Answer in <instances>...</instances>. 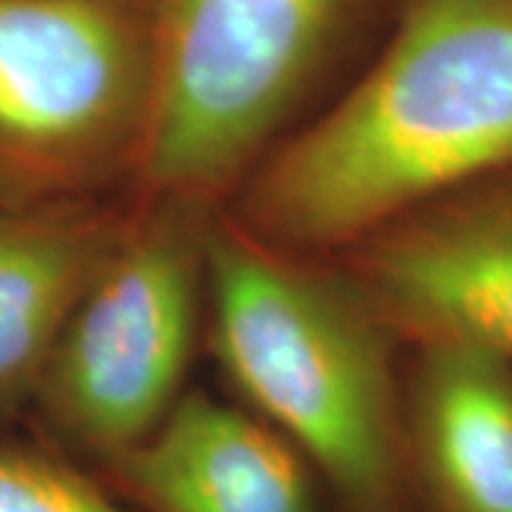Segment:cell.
Here are the masks:
<instances>
[{
  "instance_id": "obj_1",
  "label": "cell",
  "mask_w": 512,
  "mask_h": 512,
  "mask_svg": "<svg viewBox=\"0 0 512 512\" xmlns=\"http://www.w3.org/2000/svg\"><path fill=\"white\" fill-rule=\"evenodd\" d=\"M512 165V0H402L382 55L256 165L225 211L333 259Z\"/></svg>"
},
{
  "instance_id": "obj_2",
  "label": "cell",
  "mask_w": 512,
  "mask_h": 512,
  "mask_svg": "<svg viewBox=\"0 0 512 512\" xmlns=\"http://www.w3.org/2000/svg\"><path fill=\"white\" fill-rule=\"evenodd\" d=\"M205 348L234 399L311 461L339 510L416 512L396 370L404 345L336 259L276 248L222 208Z\"/></svg>"
},
{
  "instance_id": "obj_3",
  "label": "cell",
  "mask_w": 512,
  "mask_h": 512,
  "mask_svg": "<svg viewBox=\"0 0 512 512\" xmlns=\"http://www.w3.org/2000/svg\"><path fill=\"white\" fill-rule=\"evenodd\" d=\"M220 205L128 194L126 220L37 382L40 441L100 470L146 441L188 390L205 342Z\"/></svg>"
},
{
  "instance_id": "obj_4",
  "label": "cell",
  "mask_w": 512,
  "mask_h": 512,
  "mask_svg": "<svg viewBox=\"0 0 512 512\" xmlns=\"http://www.w3.org/2000/svg\"><path fill=\"white\" fill-rule=\"evenodd\" d=\"M370 0H151L154 114L128 194L225 208L308 111Z\"/></svg>"
},
{
  "instance_id": "obj_5",
  "label": "cell",
  "mask_w": 512,
  "mask_h": 512,
  "mask_svg": "<svg viewBox=\"0 0 512 512\" xmlns=\"http://www.w3.org/2000/svg\"><path fill=\"white\" fill-rule=\"evenodd\" d=\"M151 114V0H0V205L128 191Z\"/></svg>"
},
{
  "instance_id": "obj_6",
  "label": "cell",
  "mask_w": 512,
  "mask_h": 512,
  "mask_svg": "<svg viewBox=\"0 0 512 512\" xmlns=\"http://www.w3.org/2000/svg\"><path fill=\"white\" fill-rule=\"evenodd\" d=\"M404 348L512 359V165L387 222L333 256Z\"/></svg>"
},
{
  "instance_id": "obj_7",
  "label": "cell",
  "mask_w": 512,
  "mask_h": 512,
  "mask_svg": "<svg viewBox=\"0 0 512 512\" xmlns=\"http://www.w3.org/2000/svg\"><path fill=\"white\" fill-rule=\"evenodd\" d=\"M94 473L137 512H325L311 461L237 399L202 387Z\"/></svg>"
},
{
  "instance_id": "obj_8",
  "label": "cell",
  "mask_w": 512,
  "mask_h": 512,
  "mask_svg": "<svg viewBox=\"0 0 512 512\" xmlns=\"http://www.w3.org/2000/svg\"><path fill=\"white\" fill-rule=\"evenodd\" d=\"M410 350L402 433L416 512H512V359L470 345Z\"/></svg>"
},
{
  "instance_id": "obj_9",
  "label": "cell",
  "mask_w": 512,
  "mask_h": 512,
  "mask_svg": "<svg viewBox=\"0 0 512 512\" xmlns=\"http://www.w3.org/2000/svg\"><path fill=\"white\" fill-rule=\"evenodd\" d=\"M126 220V202L0 205V419L29 413L74 305Z\"/></svg>"
},
{
  "instance_id": "obj_10",
  "label": "cell",
  "mask_w": 512,
  "mask_h": 512,
  "mask_svg": "<svg viewBox=\"0 0 512 512\" xmlns=\"http://www.w3.org/2000/svg\"><path fill=\"white\" fill-rule=\"evenodd\" d=\"M0 512H137L49 444H0Z\"/></svg>"
}]
</instances>
